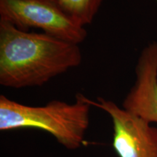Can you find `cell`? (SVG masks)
<instances>
[{"mask_svg": "<svg viewBox=\"0 0 157 157\" xmlns=\"http://www.w3.org/2000/svg\"><path fill=\"white\" fill-rule=\"evenodd\" d=\"M78 44L44 33L27 32L0 20V84L19 88L42 86L79 66Z\"/></svg>", "mask_w": 157, "mask_h": 157, "instance_id": "1", "label": "cell"}, {"mask_svg": "<svg viewBox=\"0 0 157 157\" xmlns=\"http://www.w3.org/2000/svg\"><path fill=\"white\" fill-rule=\"evenodd\" d=\"M91 105L78 94L74 103L54 100L42 106H30L0 96V130L38 129L50 133L68 150L79 148L90 124Z\"/></svg>", "mask_w": 157, "mask_h": 157, "instance_id": "2", "label": "cell"}, {"mask_svg": "<svg viewBox=\"0 0 157 157\" xmlns=\"http://www.w3.org/2000/svg\"><path fill=\"white\" fill-rule=\"evenodd\" d=\"M0 20L22 31L39 29L44 34L77 44L87 34L85 28L65 13L56 0H0Z\"/></svg>", "mask_w": 157, "mask_h": 157, "instance_id": "3", "label": "cell"}, {"mask_svg": "<svg viewBox=\"0 0 157 157\" xmlns=\"http://www.w3.org/2000/svg\"><path fill=\"white\" fill-rule=\"evenodd\" d=\"M91 106L107 113L113 123V147L119 157H157V128L132 113L103 98L94 101L87 98Z\"/></svg>", "mask_w": 157, "mask_h": 157, "instance_id": "4", "label": "cell"}, {"mask_svg": "<svg viewBox=\"0 0 157 157\" xmlns=\"http://www.w3.org/2000/svg\"><path fill=\"white\" fill-rule=\"evenodd\" d=\"M122 108L150 124H157V42L145 48L135 67V81Z\"/></svg>", "mask_w": 157, "mask_h": 157, "instance_id": "5", "label": "cell"}, {"mask_svg": "<svg viewBox=\"0 0 157 157\" xmlns=\"http://www.w3.org/2000/svg\"><path fill=\"white\" fill-rule=\"evenodd\" d=\"M103 0H56L59 7L78 25L93 22Z\"/></svg>", "mask_w": 157, "mask_h": 157, "instance_id": "6", "label": "cell"}]
</instances>
